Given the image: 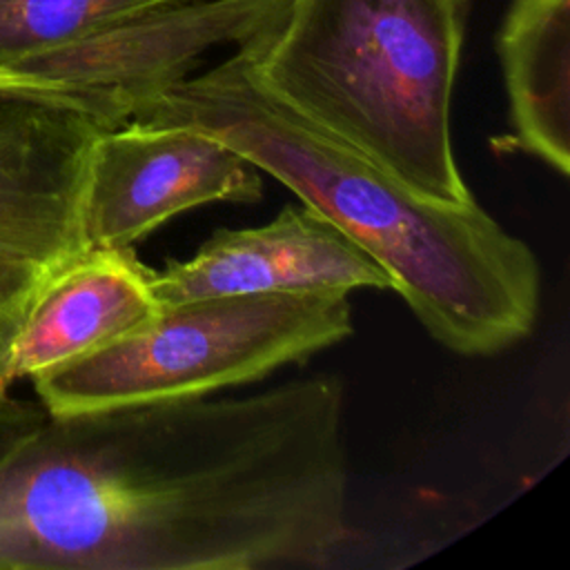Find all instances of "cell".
Returning <instances> with one entry per match:
<instances>
[{
    "label": "cell",
    "mask_w": 570,
    "mask_h": 570,
    "mask_svg": "<svg viewBox=\"0 0 570 570\" xmlns=\"http://www.w3.org/2000/svg\"><path fill=\"white\" fill-rule=\"evenodd\" d=\"M154 272L131 247H87L58 265L38 292L16 347V379L80 358L156 307Z\"/></svg>",
    "instance_id": "cell-9"
},
{
    "label": "cell",
    "mask_w": 570,
    "mask_h": 570,
    "mask_svg": "<svg viewBox=\"0 0 570 570\" xmlns=\"http://www.w3.org/2000/svg\"><path fill=\"white\" fill-rule=\"evenodd\" d=\"M497 49L512 147L566 176L570 169V0H510Z\"/></svg>",
    "instance_id": "cell-10"
},
{
    "label": "cell",
    "mask_w": 570,
    "mask_h": 570,
    "mask_svg": "<svg viewBox=\"0 0 570 570\" xmlns=\"http://www.w3.org/2000/svg\"><path fill=\"white\" fill-rule=\"evenodd\" d=\"M289 0H176L136 11L0 71L65 94L111 127L198 71L218 47H240Z\"/></svg>",
    "instance_id": "cell-5"
},
{
    "label": "cell",
    "mask_w": 570,
    "mask_h": 570,
    "mask_svg": "<svg viewBox=\"0 0 570 570\" xmlns=\"http://www.w3.org/2000/svg\"><path fill=\"white\" fill-rule=\"evenodd\" d=\"M56 267L0 261V401L16 379V347L22 325L38 292Z\"/></svg>",
    "instance_id": "cell-12"
},
{
    "label": "cell",
    "mask_w": 570,
    "mask_h": 570,
    "mask_svg": "<svg viewBox=\"0 0 570 570\" xmlns=\"http://www.w3.org/2000/svg\"><path fill=\"white\" fill-rule=\"evenodd\" d=\"M352 330L345 292H258L158 303L116 341L31 381L51 414L200 399L303 361Z\"/></svg>",
    "instance_id": "cell-4"
},
{
    "label": "cell",
    "mask_w": 570,
    "mask_h": 570,
    "mask_svg": "<svg viewBox=\"0 0 570 570\" xmlns=\"http://www.w3.org/2000/svg\"><path fill=\"white\" fill-rule=\"evenodd\" d=\"M261 169L185 125L125 120L105 129L82 191L87 247H131L165 220L207 203H256Z\"/></svg>",
    "instance_id": "cell-6"
},
{
    "label": "cell",
    "mask_w": 570,
    "mask_h": 570,
    "mask_svg": "<svg viewBox=\"0 0 570 570\" xmlns=\"http://www.w3.org/2000/svg\"><path fill=\"white\" fill-rule=\"evenodd\" d=\"M472 0H289L236 47L258 80L416 194L476 200L450 109Z\"/></svg>",
    "instance_id": "cell-3"
},
{
    "label": "cell",
    "mask_w": 570,
    "mask_h": 570,
    "mask_svg": "<svg viewBox=\"0 0 570 570\" xmlns=\"http://www.w3.org/2000/svg\"><path fill=\"white\" fill-rule=\"evenodd\" d=\"M343 387L51 414L0 401V570H267L347 541Z\"/></svg>",
    "instance_id": "cell-1"
},
{
    "label": "cell",
    "mask_w": 570,
    "mask_h": 570,
    "mask_svg": "<svg viewBox=\"0 0 570 570\" xmlns=\"http://www.w3.org/2000/svg\"><path fill=\"white\" fill-rule=\"evenodd\" d=\"M131 118L209 134L292 189L387 272L454 354L490 356L534 327L541 272L525 240L476 200L425 198L312 125L258 80L240 49L147 98Z\"/></svg>",
    "instance_id": "cell-2"
},
{
    "label": "cell",
    "mask_w": 570,
    "mask_h": 570,
    "mask_svg": "<svg viewBox=\"0 0 570 570\" xmlns=\"http://www.w3.org/2000/svg\"><path fill=\"white\" fill-rule=\"evenodd\" d=\"M167 2L176 0H0V71Z\"/></svg>",
    "instance_id": "cell-11"
},
{
    "label": "cell",
    "mask_w": 570,
    "mask_h": 570,
    "mask_svg": "<svg viewBox=\"0 0 570 570\" xmlns=\"http://www.w3.org/2000/svg\"><path fill=\"white\" fill-rule=\"evenodd\" d=\"M158 303L258 292L392 289L387 272L309 205H287L269 223L218 229L187 261L151 276Z\"/></svg>",
    "instance_id": "cell-8"
},
{
    "label": "cell",
    "mask_w": 570,
    "mask_h": 570,
    "mask_svg": "<svg viewBox=\"0 0 570 570\" xmlns=\"http://www.w3.org/2000/svg\"><path fill=\"white\" fill-rule=\"evenodd\" d=\"M31 91H53V89H47V87L33 85V82H29V80H20V78L0 73V98H4V96H18V94H31Z\"/></svg>",
    "instance_id": "cell-13"
},
{
    "label": "cell",
    "mask_w": 570,
    "mask_h": 570,
    "mask_svg": "<svg viewBox=\"0 0 570 570\" xmlns=\"http://www.w3.org/2000/svg\"><path fill=\"white\" fill-rule=\"evenodd\" d=\"M109 127L65 94L0 98V261L56 267L87 249V165Z\"/></svg>",
    "instance_id": "cell-7"
}]
</instances>
